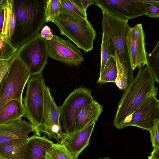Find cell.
Here are the masks:
<instances>
[{"label": "cell", "instance_id": "cell-34", "mask_svg": "<svg viewBox=\"0 0 159 159\" xmlns=\"http://www.w3.org/2000/svg\"><path fill=\"white\" fill-rule=\"evenodd\" d=\"M7 0H0V9L5 5Z\"/></svg>", "mask_w": 159, "mask_h": 159}, {"label": "cell", "instance_id": "cell-24", "mask_svg": "<svg viewBox=\"0 0 159 159\" xmlns=\"http://www.w3.org/2000/svg\"><path fill=\"white\" fill-rule=\"evenodd\" d=\"M60 13L87 19L86 12L78 7L72 0H60Z\"/></svg>", "mask_w": 159, "mask_h": 159}, {"label": "cell", "instance_id": "cell-17", "mask_svg": "<svg viewBox=\"0 0 159 159\" xmlns=\"http://www.w3.org/2000/svg\"><path fill=\"white\" fill-rule=\"evenodd\" d=\"M54 143L47 138L35 134L29 137L25 146L24 156L25 159H44L46 151Z\"/></svg>", "mask_w": 159, "mask_h": 159}, {"label": "cell", "instance_id": "cell-25", "mask_svg": "<svg viewBox=\"0 0 159 159\" xmlns=\"http://www.w3.org/2000/svg\"><path fill=\"white\" fill-rule=\"evenodd\" d=\"M115 56V52L108 39L106 35L102 33V40L101 48L100 74L103 71L108 60L111 57Z\"/></svg>", "mask_w": 159, "mask_h": 159}, {"label": "cell", "instance_id": "cell-19", "mask_svg": "<svg viewBox=\"0 0 159 159\" xmlns=\"http://www.w3.org/2000/svg\"><path fill=\"white\" fill-rule=\"evenodd\" d=\"M25 117V109L22 102L16 100L7 102L0 112V125L10 123Z\"/></svg>", "mask_w": 159, "mask_h": 159}, {"label": "cell", "instance_id": "cell-6", "mask_svg": "<svg viewBox=\"0 0 159 159\" xmlns=\"http://www.w3.org/2000/svg\"><path fill=\"white\" fill-rule=\"evenodd\" d=\"M30 76L22 62L15 57L0 84V112L11 100L23 102V91Z\"/></svg>", "mask_w": 159, "mask_h": 159}, {"label": "cell", "instance_id": "cell-35", "mask_svg": "<svg viewBox=\"0 0 159 159\" xmlns=\"http://www.w3.org/2000/svg\"><path fill=\"white\" fill-rule=\"evenodd\" d=\"M98 159H111V158L109 157H100Z\"/></svg>", "mask_w": 159, "mask_h": 159}, {"label": "cell", "instance_id": "cell-22", "mask_svg": "<svg viewBox=\"0 0 159 159\" xmlns=\"http://www.w3.org/2000/svg\"><path fill=\"white\" fill-rule=\"evenodd\" d=\"M117 69L115 56L111 58L107 62L102 72L100 74L97 83L105 84L115 82L117 77Z\"/></svg>", "mask_w": 159, "mask_h": 159}, {"label": "cell", "instance_id": "cell-32", "mask_svg": "<svg viewBox=\"0 0 159 159\" xmlns=\"http://www.w3.org/2000/svg\"><path fill=\"white\" fill-rule=\"evenodd\" d=\"M148 159H159V147L153 149Z\"/></svg>", "mask_w": 159, "mask_h": 159}, {"label": "cell", "instance_id": "cell-30", "mask_svg": "<svg viewBox=\"0 0 159 159\" xmlns=\"http://www.w3.org/2000/svg\"><path fill=\"white\" fill-rule=\"evenodd\" d=\"M145 15L150 17L157 18L159 17V1L157 0L149 5Z\"/></svg>", "mask_w": 159, "mask_h": 159}, {"label": "cell", "instance_id": "cell-18", "mask_svg": "<svg viewBox=\"0 0 159 159\" xmlns=\"http://www.w3.org/2000/svg\"><path fill=\"white\" fill-rule=\"evenodd\" d=\"M13 5V0H7L4 7L0 9V35L7 38L10 41L16 24Z\"/></svg>", "mask_w": 159, "mask_h": 159}, {"label": "cell", "instance_id": "cell-5", "mask_svg": "<svg viewBox=\"0 0 159 159\" xmlns=\"http://www.w3.org/2000/svg\"><path fill=\"white\" fill-rule=\"evenodd\" d=\"M23 104L25 117L33 127L35 134L41 136L44 110L45 81L42 73L31 75L27 82Z\"/></svg>", "mask_w": 159, "mask_h": 159}, {"label": "cell", "instance_id": "cell-15", "mask_svg": "<svg viewBox=\"0 0 159 159\" xmlns=\"http://www.w3.org/2000/svg\"><path fill=\"white\" fill-rule=\"evenodd\" d=\"M30 132H34V129L25 120L0 125V145L16 139H28Z\"/></svg>", "mask_w": 159, "mask_h": 159}, {"label": "cell", "instance_id": "cell-4", "mask_svg": "<svg viewBox=\"0 0 159 159\" xmlns=\"http://www.w3.org/2000/svg\"><path fill=\"white\" fill-rule=\"evenodd\" d=\"M61 35L68 38L85 52L93 49L96 32L87 19L60 13L53 22Z\"/></svg>", "mask_w": 159, "mask_h": 159}, {"label": "cell", "instance_id": "cell-37", "mask_svg": "<svg viewBox=\"0 0 159 159\" xmlns=\"http://www.w3.org/2000/svg\"></svg>", "mask_w": 159, "mask_h": 159}, {"label": "cell", "instance_id": "cell-27", "mask_svg": "<svg viewBox=\"0 0 159 159\" xmlns=\"http://www.w3.org/2000/svg\"><path fill=\"white\" fill-rule=\"evenodd\" d=\"M17 49L7 38L0 35V60L5 59L15 55Z\"/></svg>", "mask_w": 159, "mask_h": 159}, {"label": "cell", "instance_id": "cell-3", "mask_svg": "<svg viewBox=\"0 0 159 159\" xmlns=\"http://www.w3.org/2000/svg\"><path fill=\"white\" fill-rule=\"evenodd\" d=\"M102 33L108 39L125 71L131 79H134L133 70L129 56L126 39L129 28L128 20L119 18L102 11Z\"/></svg>", "mask_w": 159, "mask_h": 159}, {"label": "cell", "instance_id": "cell-21", "mask_svg": "<svg viewBox=\"0 0 159 159\" xmlns=\"http://www.w3.org/2000/svg\"><path fill=\"white\" fill-rule=\"evenodd\" d=\"M65 147L59 143H53L46 151L44 159H78Z\"/></svg>", "mask_w": 159, "mask_h": 159}, {"label": "cell", "instance_id": "cell-12", "mask_svg": "<svg viewBox=\"0 0 159 159\" xmlns=\"http://www.w3.org/2000/svg\"><path fill=\"white\" fill-rule=\"evenodd\" d=\"M126 43L133 70L146 65L147 52L145 49V35L141 24L129 28Z\"/></svg>", "mask_w": 159, "mask_h": 159}, {"label": "cell", "instance_id": "cell-14", "mask_svg": "<svg viewBox=\"0 0 159 159\" xmlns=\"http://www.w3.org/2000/svg\"><path fill=\"white\" fill-rule=\"evenodd\" d=\"M95 123L93 122L82 129L73 133L63 132V138L59 143L64 145L73 156L78 157L89 145Z\"/></svg>", "mask_w": 159, "mask_h": 159}, {"label": "cell", "instance_id": "cell-31", "mask_svg": "<svg viewBox=\"0 0 159 159\" xmlns=\"http://www.w3.org/2000/svg\"><path fill=\"white\" fill-rule=\"evenodd\" d=\"M40 34L41 36L47 41L51 40L54 35L50 27L47 25L43 27Z\"/></svg>", "mask_w": 159, "mask_h": 159}, {"label": "cell", "instance_id": "cell-8", "mask_svg": "<svg viewBox=\"0 0 159 159\" xmlns=\"http://www.w3.org/2000/svg\"><path fill=\"white\" fill-rule=\"evenodd\" d=\"M94 100L91 91L84 86L75 89L70 93L61 106L59 107L60 123L65 133L74 132V117L77 110L81 106Z\"/></svg>", "mask_w": 159, "mask_h": 159}, {"label": "cell", "instance_id": "cell-36", "mask_svg": "<svg viewBox=\"0 0 159 159\" xmlns=\"http://www.w3.org/2000/svg\"><path fill=\"white\" fill-rule=\"evenodd\" d=\"M0 159H7L0 156Z\"/></svg>", "mask_w": 159, "mask_h": 159}, {"label": "cell", "instance_id": "cell-33", "mask_svg": "<svg viewBox=\"0 0 159 159\" xmlns=\"http://www.w3.org/2000/svg\"><path fill=\"white\" fill-rule=\"evenodd\" d=\"M141 1L144 3L150 5L153 2H156L157 0H141Z\"/></svg>", "mask_w": 159, "mask_h": 159}, {"label": "cell", "instance_id": "cell-9", "mask_svg": "<svg viewBox=\"0 0 159 159\" xmlns=\"http://www.w3.org/2000/svg\"><path fill=\"white\" fill-rule=\"evenodd\" d=\"M62 126L60 121V111L51 94L50 89L45 86L44 89L43 122L41 132L50 139L59 143L63 138Z\"/></svg>", "mask_w": 159, "mask_h": 159}, {"label": "cell", "instance_id": "cell-29", "mask_svg": "<svg viewBox=\"0 0 159 159\" xmlns=\"http://www.w3.org/2000/svg\"><path fill=\"white\" fill-rule=\"evenodd\" d=\"M15 58V54L5 59L0 60V84Z\"/></svg>", "mask_w": 159, "mask_h": 159}, {"label": "cell", "instance_id": "cell-16", "mask_svg": "<svg viewBox=\"0 0 159 159\" xmlns=\"http://www.w3.org/2000/svg\"><path fill=\"white\" fill-rule=\"evenodd\" d=\"M102 111V106L94 100L79 107L75 115L74 132L95 122Z\"/></svg>", "mask_w": 159, "mask_h": 159}, {"label": "cell", "instance_id": "cell-2", "mask_svg": "<svg viewBox=\"0 0 159 159\" xmlns=\"http://www.w3.org/2000/svg\"><path fill=\"white\" fill-rule=\"evenodd\" d=\"M16 19L10 42L17 49L35 36L45 22L47 0H13Z\"/></svg>", "mask_w": 159, "mask_h": 159}, {"label": "cell", "instance_id": "cell-26", "mask_svg": "<svg viewBox=\"0 0 159 159\" xmlns=\"http://www.w3.org/2000/svg\"><path fill=\"white\" fill-rule=\"evenodd\" d=\"M60 0H47L45 11V22H53L60 14Z\"/></svg>", "mask_w": 159, "mask_h": 159}, {"label": "cell", "instance_id": "cell-1", "mask_svg": "<svg viewBox=\"0 0 159 159\" xmlns=\"http://www.w3.org/2000/svg\"><path fill=\"white\" fill-rule=\"evenodd\" d=\"M149 69L140 68L133 80L124 90L113 121L118 129L124 128L125 122L133 113L149 98L156 97L158 88Z\"/></svg>", "mask_w": 159, "mask_h": 159}, {"label": "cell", "instance_id": "cell-28", "mask_svg": "<svg viewBox=\"0 0 159 159\" xmlns=\"http://www.w3.org/2000/svg\"><path fill=\"white\" fill-rule=\"evenodd\" d=\"M152 147H159V121L157 122L149 131Z\"/></svg>", "mask_w": 159, "mask_h": 159}, {"label": "cell", "instance_id": "cell-13", "mask_svg": "<svg viewBox=\"0 0 159 159\" xmlns=\"http://www.w3.org/2000/svg\"><path fill=\"white\" fill-rule=\"evenodd\" d=\"M48 55L58 61L78 66L84 58L78 48L69 40H65L54 35L52 39L47 41Z\"/></svg>", "mask_w": 159, "mask_h": 159}, {"label": "cell", "instance_id": "cell-23", "mask_svg": "<svg viewBox=\"0 0 159 159\" xmlns=\"http://www.w3.org/2000/svg\"><path fill=\"white\" fill-rule=\"evenodd\" d=\"M146 66L153 75L156 82L159 84V41L153 50L150 53H147Z\"/></svg>", "mask_w": 159, "mask_h": 159}, {"label": "cell", "instance_id": "cell-7", "mask_svg": "<svg viewBox=\"0 0 159 159\" xmlns=\"http://www.w3.org/2000/svg\"><path fill=\"white\" fill-rule=\"evenodd\" d=\"M15 56L22 62L30 75L42 73L48 56L47 41L39 32L17 48Z\"/></svg>", "mask_w": 159, "mask_h": 159}, {"label": "cell", "instance_id": "cell-10", "mask_svg": "<svg viewBox=\"0 0 159 159\" xmlns=\"http://www.w3.org/2000/svg\"><path fill=\"white\" fill-rule=\"evenodd\" d=\"M94 5L102 11L128 20L145 15L149 6L141 0H95Z\"/></svg>", "mask_w": 159, "mask_h": 159}, {"label": "cell", "instance_id": "cell-20", "mask_svg": "<svg viewBox=\"0 0 159 159\" xmlns=\"http://www.w3.org/2000/svg\"><path fill=\"white\" fill-rule=\"evenodd\" d=\"M28 139H17L0 145V156L7 159H25L24 152Z\"/></svg>", "mask_w": 159, "mask_h": 159}, {"label": "cell", "instance_id": "cell-11", "mask_svg": "<svg viewBox=\"0 0 159 159\" xmlns=\"http://www.w3.org/2000/svg\"><path fill=\"white\" fill-rule=\"evenodd\" d=\"M159 121V101L156 97H151L139 106L125 122L124 128L136 126L150 131Z\"/></svg>", "mask_w": 159, "mask_h": 159}]
</instances>
